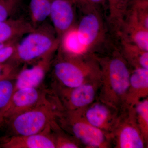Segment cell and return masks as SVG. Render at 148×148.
<instances>
[{
    "mask_svg": "<svg viewBox=\"0 0 148 148\" xmlns=\"http://www.w3.org/2000/svg\"><path fill=\"white\" fill-rule=\"evenodd\" d=\"M101 69L97 99L120 111L125 106L131 71L118 49L103 58L97 57Z\"/></svg>",
    "mask_w": 148,
    "mask_h": 148,
    "instance_id": "cell-1",
    "label": "cell"
},
{
    "mask_svg": "<svg viewBox=\"0 0 148 148\" xmlns=\"http://www.w3.org/2000/svg\"><path fill=\"white\" fill-rule=\"evenodd\" d=\"M51 64L55 83L72 88L100 79L101 69L97 56L91 53L71 55L59 48Z\"/></svg>",
    "mask_w": 148,
    "mask_h": 148,
    "instance_id": "cell-2",
    "label": "cell"
},
{
    "mask_svg": "<svg viewBox=\"0 0 148 148\" xmlns=\"http://www.w3.org/2000/svg\"><path fill=\"white\" fill-rule=\"evenodd\" d=\"M61 108L52 92L39 105L5 121L12 136H25L52 130Z\"/></svg>",
    "mask_w": 148,
    "mask_h": 148,
    "instance_id": "cell-3",
    "label": "cell"
},
{
    "mask_svg": "<svg viewBox=\"0 0 148 148\" xmlns=\"http://www.w3.org/2000/svg\"><path fill=\"white\" fill-rule=\"evenodd\" d=\"M60 42L53 27L42 23L27 34L21 41L17 42L15 52L9 62L18 66L53 55L58 50Z\"/></svg>",
    "mask_w": 148,
    "mask_h": 148,
    "instance_id": "cell-4",
    "label": "cell"
},
{
    "mask_svg": "<svg viewBox=\"0 0 148 148\" xmlns=\"http://www.w3.org/2000/svg\"><path fill=\"white\" fill-rule=\"evenodd\" d=\"M61 129L87 148L112 147L110 136L90 124L83 114V110H66L61 108L56 119Z\"/></svg>",
    "mask_w": 148,
    "mask_h": 148,
    "instance_id": "cell-5",
    "label": "cell"
},
{
    "mask_svg": "<svg viewBox=\"0 0 148 148\" xmlns=\"http://www.w3.org/2000/svg\"><path fill=\"white\" fill-rule=\"evenodd\" d=\"M110 137L114 148L147 147L137 123L134 106L125 105L120 110L117 122Z\"/></svg>",
    "mask_w": 148,
    "mask_h": 148,
    "instance_id": "cell-6",
    "label": "cell"
},
{
    "mask_svg": "<svg viewBox=\"0 0 148 148\" xmlns=\"http://www.w3.org/2000/svg\"><path fill=\"white\" fill-rule=\"evenodd\" d=\"M100 79L69 88L54 83L53 92L62 108L66 110H83L97 99Z\"/></svg>",
    "mask_w": 148,
    "mask_h": 148,
    "instance_id": "cell-7",
    "label": "cell"
},
{
    "mask_svg": "<svg viewBox=\"0 0 148 148\" xmlns=\"http://www.w3.org/2000/svg\"><path fill=\"white\" fill-rule=\"evenodd\" d=\"M51 93L40 87L21 88L15 90L2 115L3 122L39 105L47 99Z\"/></svg>",
    "mask_w": 148,
    "mask_h": 148,
    "instance_id": "cell-8",
    "label": "cell"
},
{
    "mask_svg": "<svg viewBox=\"0 0 148 148\" xmlns=\"http://www.w3.org/2000/svg\"><path fill=\"white\" fill-rule=\"evenodd\" d=\"M78 38L87 53L101 42L105 36L104 23L99 11L84 13L76 27Z\"/></svg>",
    "mask_w": 148,
    "mask_h": 148,
    "instance_id": "cell-9",
    "label": "cell"
},
{
    "mask_svg": "<svg viewBox=\"0 0 148 148\" xmlns=\"http://www.w3.org/2000/svg\"><path fill=\"white\" fill-rule=\"evenodd\" d=\"M119 112L96 99L83 110V114L90 124L110 136L117 122Z\"/></svg>",
    "mask_w": 148,
    "mask_h": 148,
    "instance_id": "cell-10",
    "label": "cell"
},
{
    "mask_svg": "<svg viewBox=\"0 0 148 148\" xmlns=\"http://www.w3.org/2000/svg\"><path fill=\"white\" fill-rule=\"evenodd\" d=\"M74 3L71 0H53L49 17L53 28L59 39L75 26Z\"/></svg>",
    "mask_w": 148,
    "mask_h": 148,
    "instance_id": "cell-11",
    "label": "cell"
},
{
    "mask_svg": "<svg viewBox=\"0 0 148 148\" xmlns=\"http://www.w3.org/2000/svg\"><path fill=\"white\" fill-rule=\"evenodd\" d=\"M53 56L40 59L33 67L23 69L17 73L15 77V91L21 88L40 87L52 64Z\"/></svg>",
    "mask_w": 148,
    "mask_h": 148,
    "instance_id": "cell-12",
    "label": "cell"
},
{
    "mask_svg": "<svg viewBox=\"0 0 148 148\" xmlns=\"http://www.w3.org/2000/svg\"><path fill=\"white\" fill-rule=\"evenodd\" d=\"M119 39L135 45L148 51V29L139 21L134 14L128 10Z\"/></svg>",
    "mask_w": 148,
    "mask_h": 148,
    "instance_id": "cell-13",
    "label": "cell"
},
{
    "mask_svg": "<svg viewBox=\"0 0 148 148\" xmlns=\"http://www.w3.org/2000/svg\"><path fill=\"white\" fill-rule=\"evenodd\" d=\"M3 148H56L52 130L38 134L12 136L0 145Z\"/></svg>",
    "mask_w": 148,
    "mask_h": 148,
    "instance_id": "cell-14",
    "label": "cell"
},
{
    "mask_svg": "<svg viewBox=\"0 0 148 148\" xmlns=\"http://www.w3.org/2000/svg\"><path fill=\"white\" fill-rule=\"evenodd\" d=\"M148 96V69L136 68L131 71L125 105L134 106Z\"/></svg>",
    "mask_w": 148,
    "mask_h": 148,
    "instance_id": "cell-15",
    "label": "cell"
},
{
    "mask_svg": "<svg viewBox=\"0 0 148 148\" xmlns=\"http://www.w3.org/2000/svg\"><path fill=\"white\" fill-rule=\"evenodd\" d=\"M35 29L31 21L23 18H9L0 21V43L18 40Z\"/></svg>",
    "mask_w": 148,
    "mask_h": 148,
    "instance_id": "cell-16",
    "label": "cell"
},
{
    "mask_svg": "<svg viewBox=\"0 0 148 148\" xmlns=\"http://www.w3.org/2000/svg\"><path fill=\"white\" fill-rule=\"evenodd\" d=\"M108 21L112 34L118 39L132 0H107Z\"/></svg>",
    "mask_w": 148,
    "mask_h": 148,
    "instance_id": "cell-17",
    "label": "cell"
},
{
    "mask_svg": "<svg viewBox=\"0 0 148 148\" xmlns=\"http://www.w3.org/2000/svg\"><path fill=\"white\" fill-rule=\"evenodd\" d=\"M119 51L129 66L133 69H148V51L140 48L135 45L122 39Z\"/></svg>",
    "mask_w": 148,
    "mask_h": 148,
    "instance_id": "cell-18",
    "label": "cell"
},
{
    "mask_svg": "<svg viewBox=\"0 0 148 148\" xmlns=\"http://www.w3.org/2000/svg\"><path fill=\"white\" fill-rule=\"evenodd\" d=\"M59 48L62 51L73 55L87 54L78 38L76 27L74 26L64 34L60 39Z\"/></svg>",
    "mask_w": 148,
    "mask_h": 148,
    "instance_id": "cell-19",
    "label": "cell"
},
{
    "mask_svg": "<svg viewBox=\"0 0 148 148\" xmlns=\"http://www.w3.org/2000/svg\"><path fill=\"white\" fill-rule=\"evenodd\" d=\"M53 0H30L29 12L32 25L36 28L49 17Z\"/></svg>",
    "mask_w": 148,
    "mask_h": 148,
    "instance_id": "cell-20",
    "label": "cell"
},
{
    "mask_svg": "<svg viewBox=\"0 0 148 148\" xmlns=\"http://www.w3.org/2000/svg\"><path fill=\"white\" fill-rule=\"evenodd\" d=\"M136 121L143 138L148 143V98L140 101L134 106Z\"/></svg>",
    "mask_w": 148,
    "mask_h": 148,
    "instance_id": "cell-21",
    "label": "cell"
},
{
    "mask_svg": "<svg viewBox=\"0 0 148 148\" xmlns=\"http://www.w3.org/2000/svg\"><path fill=\"white\" fill-rule=\"evenodd\" d=\"M56 148H79L82 146L72 135L59 127L57 123L52 130Z\"/></svg>",
    "mask_w": 148,
    "mask_h": 148,
    "instance_id": "cell-22",
    "label": "cell"
},
{
    "mask_svg": "<svg viewBox=\"0 0 148 148\" xmlns=\"http://www.w3.org/2000/svg\"><path fill=\"white\" fill-rule=\"evenodd\" d=\"M15 77L0 80V115L2 117L15 91Z\"/></svg>",
    "mask_w": 148,
    "mask_h": 148,
    "instance_id": "cell-23",
    "label": "cell"
},
{
    "mask_svg": "<svg viewBox=\"0 0 148 148\" xmlns=\"http://www.w3.org/2000/svg\"><path fill=\"white\" fill-rule=\"evenodd\" d=\"M74 4L83 13L92 11H99L106 4L107 0H72Z\"/></svg>",
    "mask_w": 148,
    "mask_h": 148,
    "instance_id": "cell-24",
    "label": "cell"
},
{
    "mask_svg": "<svg viewBox=\"0 0 148 148\" xmlns=\"http://www.w3.org/2000/svg\"><path fill=\"white\" fill-rule=\"evenodd\" d=\"M18 0H0V21L10 18L16 11Z\"/></svg>",
    "mask_w": 148,
    "mask_h": 148,
    "instance_id": "cell-25",
    "label": "cell"
},
{
    "mask_svg": "<svg viewBox=\"0 0 148 148\" xmlns=\"http://www.w3.org/2000/svg\"><path fill=\"white\" fill-rule=\"evenodd\" d=\"M18 40L10 42L0 49V64L9 62L13 57Z\"/></svg>",
    "mask_w": 148,
    "mask_h": 148,
    "instance_id": "cell-26",
    "label": "cell"
},
{
    "mask_svg": "<svg viewBox=\"0 0 148 148\" xmlns=\"http://www.w3.org/2000/svg\"><path fill=\"white\" fill-rule=\"evenodd\" d=\"M17 66V65L10 62L0 64V80L16 77Z\"/></svg>",
    "mask_w": 148,
    "mask_h": 148,
    "instance_id": "cell-27",
    "label": "cell"
},
{
    "mask_svg": "<svg viewBox=\"0 0 148 148\" xmlns=\"http://www.w3.org/2000/svg\"><path fill=\"white\" fill-rule=\"evenodd\" d=\"M3 123V119L2 117L0 115V127Z\"/></svg>",
    "mask_w": 148,
    "mask_h": 148,
    "instance_id": "cell-28",
    "label": "cell"
},
{
    "mask_svg": "<svg viewBox=\"0 0 148 148\" xmlns=\"http://www.w3.org/2000/svg\"><path fill=\"white\" fill-rule=\"evenodd\" d=\"M8 43V42L5 43H0V49H1V48L2 47H3L6 44Z\"/></svg>",
    "mask_w": 148,
    "mask_h": 148,
    "instance_id": "cell-29",
    "label": "cell"
},
{
    "mask_svg": "<svg viewBox=\"0 0 148 148\" xmlns=\"http://www.w3.org/2000/svg\"><path fill=\"white\" fill-rule=\"evenodd\" d=\"M71 1H72V0H71Z\"/></svg>",
    "mask_w": 148,
    "mask_h": 148,
    "instance_id": "cell-30",
    "label": "cell"
}]
</instances>
